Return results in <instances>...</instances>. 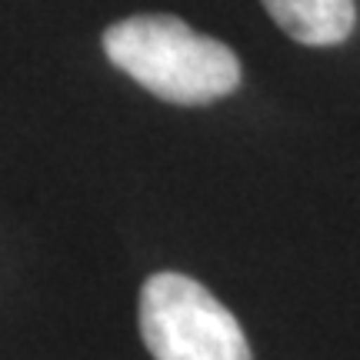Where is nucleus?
I'll return each instance as SVG.
<instances>
[{
    "label": "nucleus",
    "mask_w": 360,
    "mask_h": 360,
    "mask_svg": "<svg viewBox=\"0 0 360 360\" xmlns=\"http://www.w3.org/2000/svg\"><path fill=\"white\" fill-rule=\"evenodd\" d=\"M103 53L141 87L170 103H210L240 87L237 53L177 17L141 13L103 30Z\"/></svg>",
    "instance_id": "obj_1"
},
{
    "label": "nucleus",
    "mask_w": 360,
    "mask_h": 360,
    "mask_svg": "<svg viewBox=\"0 0 360 360\" xmlns=\"http://www.w3.org/2000/svg\"><path fill=\"white\" fill-rule=\"evenodd\" d=\"M141 337L154 360H254L231 310L184 274H154L141 290Z\"/></svg>",
    "instance_id": "obj_2"
},
{
    "label": "nucleus",
    "mask_w": 360,
    "mask_h": 360,
    "mask_svg": "<svg viewBox=\"0 0 360 360\" xmlns=\"http://www.w3.org/2000/svg\"><path fill=\"white\" fill-rule=\"evenodd\" d=\"M264 7L274 24L304 47H334L357 24L354 0H264Z\"/></svg>",
    "instance_id": "obj_3"
}]
</instances>
